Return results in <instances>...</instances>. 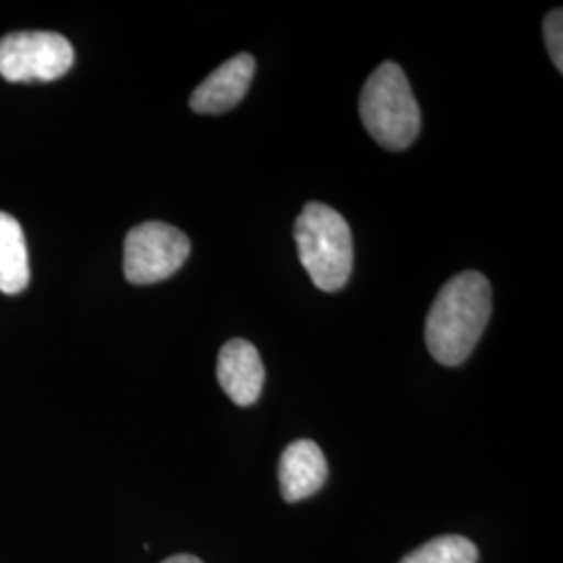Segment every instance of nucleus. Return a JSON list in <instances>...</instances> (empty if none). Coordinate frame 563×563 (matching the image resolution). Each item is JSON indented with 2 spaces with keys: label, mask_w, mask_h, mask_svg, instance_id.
<instances>
[{
  "label": "nucleus",
  "mask_w": 563,
  "mask_h": 563,
  "mask_svg": "<svg viewBox=\"0 0 563 563\" xmlns=\"http://www.w3.org/2000/svg\"><path fill=\"white\" fill-rule=\"evenodd\" d=\"M493 311L490 282L462 272L439 290L426 318V346L446 367L462 365L483 336Z\"/></svg>",
  "instance_id": "1"
},
{
  "label": "nucleus",
  "mask_w": 563,
  "mask_h": 563,
  "mask_svg": "<svg viewBox=\"0 0 563 563\" xmlns=\"http://www.w3.org/2000/svg\"><path fill=\"white\" fill-rule=\"evenodd\" d=\"M299 260L323 292H339L351 278L353 236L341 213L322 202H307L295 222Z\"/></svg>",
  "instance_id": "2"
},
{
  "label": "nucleus",
  "mask_w": 563,
  "mask_h": 563,
  "mask_svg": "<svg viewBox=\"0 0 563 563\" xmlns=\"http://www.w3.org/2000/svg\"><path fill=\"white\" fill-rule=\"evenodd\" d=\"M360 118L367 134L388 151H402L418 139L422 115L401 67L383 63L363 86Z\"/></svg>",
  "instance_id": "3"
},
{
  "label": "nucleus",
  "mask_w": 563,
  "mask_h": 563,
  "mask_svg": "<svg viewBox=\"0 0 563 563\" xmlns=\"http://www.w3.org/2000/svg\"><path fill=\"white\" fill-rule=\"evenodd\" d=\"M190 255V241L178 228L163 222L134 225L123 244V274L136 286L172 278Z\"/></svg>",
  "instance_id": "4"
},
{
  "label": "nucleus",
  "mask_w": 563,
  "mask_h": 563,
  "mask_svg": "<svg viewBox=\"0 0 563 563\" xmlns=\"http://www.w3.org/2000/svg\"><path fill=\"white\" fill-rule=\"evenodd\" d=\"M74 65V48L55 32H15L0 38V76L15 84L59 80Z\"/></svg>",
  "instance_id": "5"
},
{
  "label": "nucleus",
  "mask_w": 563,
  "mask_h": 563,
  "mask_svg": "<svg viewBox=\"0 0 563 563\" xmlns=\"http://www.w3.org/2000/svg\"><path fill=\"white\" fill-rule=\"evenodd\" d=\"M255 76V59L241 53L220 65L209 78L197 86L190 97V109L201 115H222L246 97Z\"/></svg>",
  "instance_id": "6"
},
{
  "label": "nucleus",
  "mask_w": 563,
  "mask_h": 563,
  "mask_svg": "<svg viewBox=\"0 0 563 563\" xmlns=\"http://www.w3.org/2000/svg\"><path fill=\"white\" fill-rule=\"evenodd\" d=\"M218 383L239 407L255 405L265 383L262 355L244 339L225 342L218 355Z\"/></svg>",
  "instance_id": "7"
},
{
  "label": "nucleus",
  "mask_w": 563,
  "mask_h": 563,
  "mask_svg": "<svg viewBox=\"0 0 563 563\" xmlns=\"http://www.w3.org/2000/svg\"><path fill=\"white\" fill-rule=\"evenodd\" d=\"M278 478L284 501L299 504L316 495L328 478V463L313 441H295L282 453Z\"/></svg>",
  "instance_id": "8"
},
{
  "label": "nucleus",
  "mask_w": 563,
  "mask_h": 563,
  "mask_svg": "<svg viewBox=\"0 0 563 563\" xmlns=\"http://www.w3.org/2000/svg\"><path fill=\"white\" fill-rule=\"evenodd\" d=\"M30 282L27 244L20 222L0 211V292L18 295Z\"/></svg>",
  "instance_id": "9"
},
{
  "label": "nucleus",
  "mask_w": 563,
  "mask_h": 563,
  "mask_svg": "<svg viewBox=\"0 0 563 563\" xmlns=\"http://www.w3.org/2000/svg\"><path fill=\"white\" fill-rule=\"evenodd\" d=\"M478 549L470 539L460 534H446L432 539L411 551L401 563H476Z\"/></svg>",
  "instance_id": "10"
},
{
  "label": "nucleus",
  "mask_w": 563,
  "mask_h": 563,
  "mask_svg": "<svg viewBox=\"0 0 563 563\" xmlns=\"http://www.w3.org/2000/svg\"><path fill=\"white\" fill-rule=\"evenodd\" d=\"M544 41L553 65L562 71L563 69V13L562 9H553L544 18Z\"/></svg>",
  "instance_id": "11"
},
{
  "label": "nucleus",
  "mask_w": 563,
  "mask_h": 563,
  "mask_svg": "<svg viewBox=\"0 0 563 563\" xmlns=\"http://www.w3.org/2000/svg\"><path fill=\"white\" fill-rule=\"evenodd\" d=\"M162 563H202L199 558H195V555H174V558H167L165 562Z\"/></svg>",
  "instance_id": "12"
}]
</instances>
